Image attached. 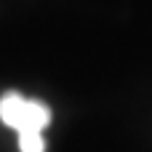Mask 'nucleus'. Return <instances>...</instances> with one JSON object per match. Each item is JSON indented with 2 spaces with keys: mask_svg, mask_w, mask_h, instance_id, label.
Listing matches in <instances>:
<instances>
[{
  "mask_svg": "<svg viewBox=\"0 0 152 152\" xmlns=\"http://www.w3.org/2000/svg\"><path fill=\"white\" fill-rule=\"evenodd\" d=\"M0 120L19 134L21 152H45L43 128L51 123V110L43 102L27 99L16 91H8L0 99Z\"/></svg>",
  "mask_w": 152,
  "mask_h": 152,
  "instance_id": "nucleus-1",
  "label": "nucleus"
}]
</instances>
